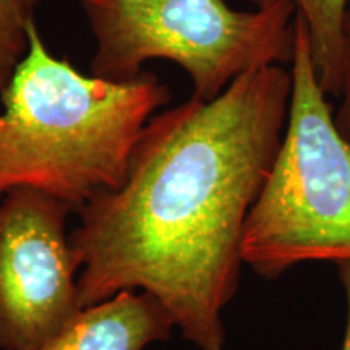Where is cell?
<instances>
[{"label":"cell","mask_w":350,"mask_h":350,"mask_svg":"<svg viewBox=\"0 0 350 350\" xmlns=\"http://www.w3.org/2000/svg\"><path fill=\"white\" fill-rule=\"evenodd\" d=\"M292 93L282 65L190 98L143 126L124 182L78 209L70 232L81 308L143 291L200 350H224L248 213L273 167Z\"/></svg>","instance_id":"1"},{"label":"cell","mask_w":350,"mask_h":350,"mask_svg":"<svg viewBox=\"0 0 350 350\" xmlns=\"http://www.w3.org/2000/svg\"><path fill=\"white\" fill-rule=\"evenodd\" d=\"M0 93V198L29 187L75 209L124 182L135 143L170 98L154 73L126 81L83 75L52 55L36 23Z\"/></svg>","instance_id":"2"},{"label":"cell","mask_w":350,"mask_h":350,"mask_svg":"<svg viewBox=\"0 0 350 350\" xmlns=\"http://www.w3.org/2000/svg\"><path fill=\"white\" fill-rule=\"evenodd\" d=\"M291 75L281 146L242 240L243 262L269 281L306 261H350V143L318 85L297 13Z\"/></svg>","instance_id":"3"},{"label":"cell","mask_w":350,"mask_h":350,"mask_svg":"<svg viewBox=\"0 0 350 350\" xmlns=\"http://www.w3.org/2000/svg\"><path fill=\"white\" fill-rule=\"evenodd\" d=\"M96 38L94 77L126 81L151 59L180 65L191 98L213 100L235 78L292 64L295 5L275 0L239 12L224 0H80Z\"/></svg>","instance_id":"4"},{"label":"cell","mask_w":350,"mask_h":350,"mask_svg":"<svg viewBox=\"0 0 350 350\" xmlns=\"http://www.w3.org/2000/svg\"><path fill=\"white\" fill-rule=\"evenodd\" d=\"M70 204L29 187L0 198V349L36 350L81 310Z\"/></svg>","instance_id":"5"},{"label":"cell","mask_w":350,"mask_h":350,"mask_svg":"<svg viewBox=\"0 0 350 350\" xmlns=\"http://www.w3.org/2000/svg\"><path fill=\"white\" fill-rule=\"evenodd\" d=\"M175 321L156 297L122 291L85 306L36 350H144L170 339Z\"/></svg>","instance_id":"6"},{"label":"cell","mask_w":350,"mask_h":350,"mask_svg":"<svg viewBox=\"0 0 350 350\" xmlns=\"http://www.w3.org/2000/svg\"><path fill=\"white\" fill-rule=\"evenodd\" d=\"M308 33L319 88L338 99L342 75V23L349 0H292Z\"/></svg>","instance_id":"7"},{"label":"cell","mask_w":350,"mask_h":350,"mask_svg":"<svg viewBox=\"0 0 350 350\" xmlns=\"http://www.w3.org/2000/svg\"><path fill=\"white\" fill-rule=\"evenodd\" d=\"M39 0H0V93L28 51Z\"/></svg>","instance_id":"8"},{"label":"cell","mask_w":350,"mask_h":350,"mask_svg":"<svg viewBox=\"0 0 350 350\" xmlns=\"http://www.w3.org/2000/svg\"><path fill=\"white\" fill-rule=\"evenodd\" d=\"M339 107L334 113V124L345 142L350 143V7L342 23V75H340Z\"/></svg>","instance_id":"9"},{"label":"cell","mask_w":350,"mask_h":350,"mask_svg":"<svg viewBox=\"0 0 350 350\" xmlns=\"http://www.w3.org/2000/svg\"><path fill=\"white\" fill-rule=\"evenodd\" d=\"M339 279L345 291V300H347V325H345V336L342 350H350V261L338 262Z\"/></svg>","instance_id":"10"},{"label":"cell","mask_w":350,"mask_h":350,"mask_svg":"<svg viewBox=\"0 0 350 350\" xmlns=\"http://www.w3.org/2000/svg\"><path fill=\"white\" fill-rule=\"evenodd\" d=\"M247 2H250V3H253V5H256L258 8H261V7H266V5H269V3L275 2V0H247Z\"/></svg>","instance_id":"11"}]
</instances>
